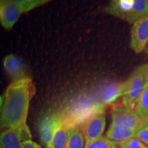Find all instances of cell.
I'll list each match as a JSON object with an SVG mask.
<instances>
[{
	"label": "cell",
	"instance_id": "1",
	"mask_svg": "<svg viewBox=\"0 0 148 148\" xmlns=\"http://www.w3.org/2000/svg\"><path fill=\"white\" fill-rule=\"evenodd\" d=\"M36 86L30 77L12 81L1 99V127L3 130L25 125Z\"/></svg>",
	"mask_w": 148,
	"mask_h": 148
},
{
	"label": "cell",
	"instance_id": "2",
	"mask_svg": "<svg viewBox=\"0 0 148 148\" xmlns=\"http://www.w3.org/2000/svg\"><path fill=\"white\" fill-rule=\"evenodd\" d=\"M106 107L99 103L95 97L87 95L79 96L60 111L61 121L68 129L79 126L93 114L104 112Z\"/></svg>",
	"mask_w": 148,
	"mask_h": 148
},
{
	"label": "cell",
	"instance_id": "3",
	"mask_svg": "<svg viewBox=\"0 0 148 148\" xmlns=\"http://www.w3.org/2000/svg\"><path fill=\"white\" fill-rule=\"evenodd\" d=\"M105 12L129 23H134L148 13L147 0H110L105 7Z\"/></svg>",
	"mask_w": 148,
	"mask_h": 148
},
{
	"label": "cell",
	"instance_id": "4",
	"mask_svg": "<svg viewBox=\"0 0 148 148\" xmlns=\"http://www.w3.org/2000/svg\"><path fill=\"white\" fill-rule=\"evenodd\" d=\"M148 64L138 66L126 81L122 82V104L131 107L145 89Z\"/></svg>",
	"mask_w": 148,
	"mask_h": 148
},
{
	"label": "cell",
	"instance_id": "5",
	"mask_svg": "<svg viewBox=\"0 0 148 148\" xmlns=\"http://www.w3.org/2000/svg\"><path fill=\"white\" fill-rule=\"evenodd\" d=\"M111 114V124L116 126L137 130L146 123L145 120L138 115L134 108L123 104L114 105L112 107Z\"/></svg>",
	"mask_w": 148,
	"mask_h": 148
},
{
	"label": "cell",
	"instance_id": "6",
	"mask_svg": "<svg viewBox=\"0 0 148 148\" xmlns=\"http://www.w3.org/2000/svg\"><path fill=\"white\" fill-rule=\"evenodd\" d=\"M32 139L28 125L3 130L0 135L1 148H22L23 143Z\"/></svg>",
	"mask_w": 148,
	"mask_h": 148
},
{
	"label": "cell",
	"instance_id": "7",
	"mask_svg": "<svg viewBox=\"0 0 148 148\" xmlns=\"http://www.w3.org/2000/svg\"><path fill=\"white\" fill-rule=\"evenodd\" d=\"M148 42V13L144 14L133 23L130 45L134 52L141 53Z\"/></svg>",
	"mask_w": 148,
	"mask_h": 148
},
{
	"label": "cell",
	"instance_id": "8",
	"mask_svg": "<svg viewBox=\"0 0 148 148\" xmlns=\"http://www.w3.org/2000/svg\"><path fill=\"white\" fill-rule=\"evenodd\" d=\"M86 143L102 136L106 127V115L104 112H98L86 119L79 125Z\"/></svg>",
	"mask_w": 148,
	"mask_h": 148
},
{
	"label": "cell",
	"instance_id": "9",
	"mask_svg": "<svg viewBox=\"0 0 148 148\" xmlns=\"http://www.w3.org/2000/svg\"><path fill=\"white\" fill-rule=\"evenodd\" d=\"M61 121L60 112H53L46 114L38 124V132L42 144L49 148L55 131Z\"/></svg>",
	"mask_w": 148,
	"mask_h": 148
},
{
	"label": "cell",
	"instance_id": "10",
	"mask_svg": "<svg viewBox=\"0 0 148 148\" xmlns=\"http://www.w3.org/2000/svg\"><path fill=\"white\" fill-rule=\"evenodd\" d=\"M23 12L12 0H0V22L3 28L10 31Z\"/></svg>",
	"mask_w": 148,
	"mask_h": 148
},
{
	"label": "cell",
	"instance_id": "11",
	"mask_svg": "<svg viewBox=\"0 0 148 148\" xmlns=\"http://www.w3.org/2000/svg\"><path fill=\"white\" fill-rule=\"evenodd\" d=\"M3 66L12 81L30 77L23 61L14 54H9L5 57L3 59Z\"/></svg>",
	"mask_w": 148,
	"mask_h": 148
},
{
	"label": "cell",
	"instance_id": "12",
	"mask_svg": "<svg viewBox=\"0 0 148 148\" xmlns=\"http://www.w3.org/2000/svg\"><path fill=\"white\" fill-rule=\"evenodd\" d=\"M123 96L122 83L108 82L99 88L95 96L97 101L106 106Z\"/></svg>",
	"mask_w": 148,
	"mask_h": 148
},
{
	"label": "cell",
	"instance_id": "13",
	"mask_svg": "<svg viewBox=\"0 0 148 148\" xmlns=\"http://www.w3.org/2000/svg\"><path fill=\"white\" fill-rule=\"evenodd\" d=\"M136 131L137 130L111 124L107 131L106 136L120 146L127 140L135 137Z\"/></svg>",
	"mask_w": 148,
	"mask_h": 148
},
{
	"label": "cell",
	"instance_id": "14",
	"mask_svg": "<svg viewBox=\"0 0 148 148\" xmlns=\"http://www.w3.org/2000/svg\"><path fill=\"white\" fill-rule=\"evenodd\" d=\"M84 137L79 126L69 127L66 148H84Z\"/></svg>",
	"mask_w": 148,
	"mask_h": 148
},
{
	"label": "cell",
	"instance_id": "15",
	"mask_svg": "<svg viewBox=\"0 0 148 148\" xmlns=\"http://www.w3.org/2000/svg\"><path fill=\"white\" fill-rule=\"evenodd\" d=\"M68 128L60 121L56 130L49 148H66Z\"/></svg>",
	"mask_w": 148,
	"mask_h": 148
},
{
	"label": "cell",
	"instance_id": "16",
	"mask_svg": "<svg viewBox=\"0 0 148 148\" xmlns=\"http://www.w3.org/2000/svg\"><path fill=\"white\" fill-rule=\"evenodd\" d=\"M131 107L144 119L148 117V87L145 88Z\"/></svg>",
	"mask_w": 148,
	"mask_h": 148
},
{
	"label": "cell",
	"instance_id": "17",
	"mask_svg": "<svg viewBox=\"0 0 148 148\" xmlns=\"http://www.w3.org/2000/svg\"><path fill=\"white\" fill-rule=\"evenodd\" d=\"M118 145L108 139L106 136H101L90 143H85L84 148H117Z\"/></svg>",
	"mask_w": 148,
	"mask_h": 148
},
{
	"label": "cell",
	"instance_id": "18",
	"mask_svg": "<svg viewBox=\"0 0 148 148\" xmlns=\"http://www.w3.org/2000/svg\"><path fill=\"white\" fill-rule=\"evenodd\" d=\"M120 148H148V146L135 136L121 144Z\"/></svg>",
	"mask_w": 148,
	"mask_h": 148
},
{
	"label": "cell",
	"instance_id": "19",
	"mask_svg": "<svg viewBox=\"0 0 148 148\" xmlns=\"http://www.w3.org/2000/svg\"><path fill=\"white\" fill-rule=\"evenodd\" d=\"M136 137L141 140L143 143L146 144L148 146V124H145L137 130L136 134Z\"/></svg>",
	"mask_w": 148,
	"mask_h": 148
},
{
	"label": "cell",
	"instance_id": "20",
	"mask_svg": "<svg viewBox=\"0 0 148 148\" xmlns=\"http://www.w3.org/2000/svg\"><path fill=\"white\" fill-rule=\"evenodd\" d=\"M53 0H26L27 2V8L26 12L33 10V9L41 6L42 5H45L48 3Z\"/></svg>",
	"mask_w": 148,
	"mask_h": 148
},
{
	"label": "cell",
	"instance_id": "21",
	"mask_svg": "<svg viewBox=\"0 0 148 148\" xmlns=\"http://www.w3.org/2000/svg\"><path fill=\"white\" fill-rule=\"evenodd\" d=\"M22 148H42L40 146L32 140H29L23 143Z\"/></svg>",
	"mask_w": 148,
	"mask_h": 148
},
{
	"label": "cell",
	"instance_id": "22",
	"mask_svg": "<svg viewBox=\"0 0 148 148\" xmlns=\"http://www.w3.org/2000/svg\"><path fill=\"white\" fill-rule=\"evenodd\" d=\"M14 3H16L18 6L20 7L23 10V13L26 12V8H27V2L26 0H12Z\"/></svg>",
	"mask_w": 148,
	"mask_h": 148
},
{
	"label": "cell",
	"instance_id": "23",
	"mask_svg": "<svg viewBox=\"0 0 148 148\" xmlns=\"http://www.w3.org/2000/svg\"><path fill=\"white\" fill-rule=\"evenodd\" d=\"M148 87V70L147 72V75H146V81H145V88Z\"/></svg>",
	"mask_w": 148,
	"mask_h": 148
},
{
	"label": "cell",
	"instance_id": "24",
	"mask_svg": "<svg viewBox=\"0 0 148 148\" xmlns=\"http://www.w3.org/2000/svg\"><path fill=\"white\" fill-rule=\"evenodd\" d=\"M145 120L146 123H147V124H148V117H147V118H146V119H145Z\"/></svg>",
	"mask_w": 148,
	"mask_h": 148
},
{
	"label": "cell",
	"instance_id": "25",
	"mask_svg": "<svg viewBox=\"0 0 148 148\" xmlns=\"http://www.w3.org/2000/svg\"><path fill=\"white\" fill-rule=\"evenodd\" d=\"M147 1H148V0H147Z\"/></svg>",
	"mask_w": 148,
	"mask_h": 148
}]
</instances>
